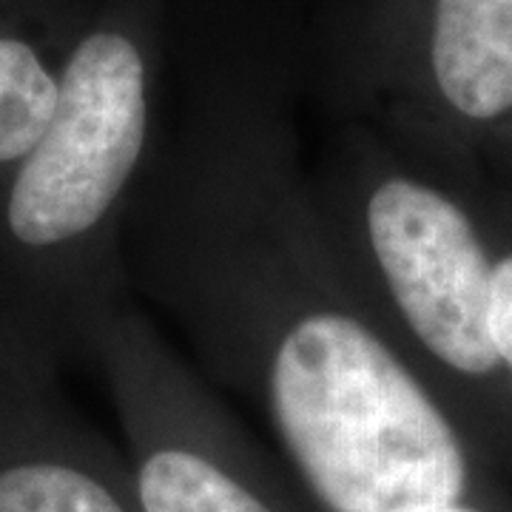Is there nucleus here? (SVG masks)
Segmentation results:
<instances>
[{"label":"nucleus","instance_id":"1","mask_svg":"<svg viewBox=\"0 0 512 512\" xmlns=\"http://www.w3.org/2000/svg\"><path fill=\"white\" fill-rule=\"evenodd\" d=\"M126 271L254 399L325 510L458 504L456 430L367 308L274 103L222 97L154 151Z\"/></svg>","mask_w":512,"mask_h":512},{"label":"nucleus","instance_id":"2","mask_svg":"<svg viewBox=\"0 0 512 512\" xmlns=\"http://www.w3.org/2000/svg\"><path fill=\"white\" fill-rule=\"evenodd\" d=\"M146 0H109L60 49L49 126L0 185V325L57 365L131 302L126 228L154 160Z\"/></svg>","mask_w":512,"mask_h":512},{"label":"nucleus","instance_id":"3","mask_svg":"<svg viewBox=\"0 0 512 512\" xmlns=\"http://www.w3.org/2000/svg\"><path fill=\"white\" fill-rule=\"evenodd\" d=\"M330 237L396 350L461 382H493V262L476 220L447 191L402 171L348 128L311 177Z\"/></svg>","mask_w":512,"mask_h":512},{"label":"nucleus","instance_id":"4","mask_svg":"<svg viewBox=\"0 0 512 512\" xmlns=\"http://www.w3.org/2000/svg\"><path fill=\"white\" fill-rule=\"evenodd\" d=\"M86 359L140 439V512H279L222 456L208 384L134 302L97 325Z\"/></svg>","mask_w":512,"mask_h":512},{"label":"nucleus","instance_id":"5","mask_svg":"<svg viewBox=\"0 0 512 512\" xmlns=\"http://www.w3.org/2000/svg\"><path fill=\"white\" fill-rule=\"evenodd\" d=\"M424 69L439 103L487 126L512 114V0H433Z\"/></svg>","mask_w":512,"mask_h":512},{"label":"nucleus","instance_id":"6","mask_svg":"<svg viewBox=\"0 0 512 512\" xmlns=\"http://www.w3.org/2000/svg\"><path fill=\"white\" fill-rule=\"evenodd\" d=\"M63 46L0 20V185L52 120Z\"/></svg>","mask_w":512,"mask_h":512},{"label":"nucleus","instance_id":"7","mask_svg":"<svg viewBox=\"0 0 512 512\" xmlns=\"http://www.w3.org/2000/svg\"><path fill=\"white\" fill-rule=\"evenodd\" d=\"M77 6L80 0H0V20L26 26L63 46L83 20L74 15Z\"/></svg>","mask_w":512,"mask_h":512},{"label":"nucleus","instance_id":"8","mask_svg":"<svg viewBox=\"0 0 512 512\" xmlns=\"http://www.w3.org/2000/svg\"><path fill=\"white\" fill-rule=\"evenodd\" d=\"M495 348L501 365L512 376V251L493 262V316H490Z\"/></svg>","mask_w":512,"mask_h":512},{"label":"nucleus","instance_id":"9","mask_svg":"<svg viewBox=\"0 0 512 512\" xmlns=\"http://www.w3.org/2000/svg\"><path fill=\"white\" fill-rule=\"evenodd\" d=\"M413 512H476V510L461 507V504H441V507H424V510H413Z\"/></svg>","mask_w":512,"mask_h":512}]
</instances>
